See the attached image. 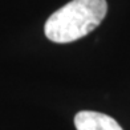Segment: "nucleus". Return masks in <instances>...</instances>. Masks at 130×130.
I'll return each mask as SVG.
<instances>
[{
    "mask_svg": "<svg viewBox=\"0 0 130 130\" xmlns=\"http://www.w3.org/2000/svg\"><path fill=\"white\" fill-rule=\"evenodd\" d=\"M106 12V0H72L48 17L44 33L53 43H72L96 29Z\"/></svg>",
    "mask_w": 130,
    "mask_h": 130,
    "instance_id": "1",
    "label": "nucleus"
},
{
    "mask_svg": "<svg viewBox=\"0 0 130 130\" xmlns=\"http://www.w3.org/2000/svg\"><path fill=\"white\" fill-rule=\"evenodd\" d=\"M77 130H123L114 118L98 111L82 110L74 117Z\"/></svg>",
    "mask_w": 130,
    "mask_h": 130,
    "instance_id": "2",
    "label": "nucleus"
}]
</instances>
